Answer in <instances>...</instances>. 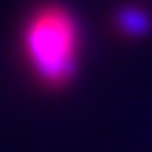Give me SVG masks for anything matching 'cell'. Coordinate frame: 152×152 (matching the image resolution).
Returning <instances> with one entry per match:
<instances>
[{
    "mask_svg": "<svg viewBox=\"0 0 152 152\" xmlns=\"http://www.w3.org/2000/svg\"><path fill=\"white\" fill-rule=\"evenodd\" d=\"M23 51L42 85L62 87L79 62V23L65 6H39L23 28Z\"/></svg>",
    "mask_w": 152,
    "mask_h": 152,
    "instance_id": "cell-1",
    "label": "cell"
},
{
    "mask_svg": "<svg viewBox=\"0 0 152 152\" xmlns=\"http://www.w3.org/2000/svg\"><path fill=\"white\" fill-rule=\"evenodd\" d=\"M118 28L130 37H138L149 28V17L141 9H121L118 11Z\"/></svg>",
    "mask_w": 152,
    "mask_h": 152,
    "instance_id": "cell-2",
    "label": "cell"
}]
</instances>
